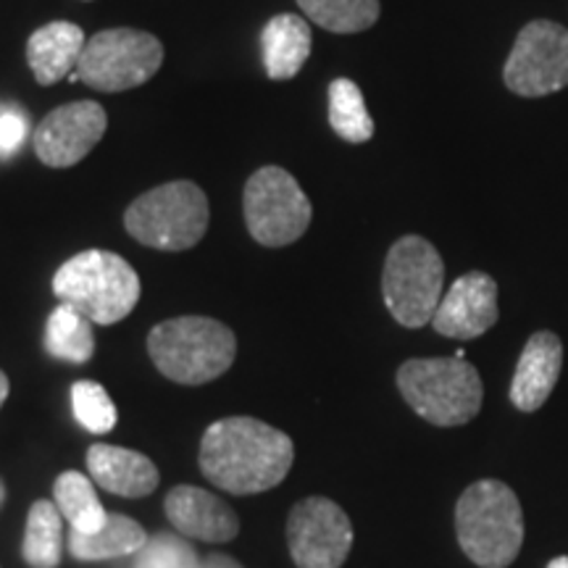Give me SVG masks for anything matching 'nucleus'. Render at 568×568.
I'll return each mask as SVG.
<instances>
[{"label":"nucleus","instance_id":"1","mask_svg":"<svg viewBox=\"0 0 568 568\" xmlns=\"http://www.w3.org/2000/svg\"><path fill=\"white\" fill-rule=\"evenodd\" d=\"M295 460L284 432L251 416L213 422L201 439V471L230 495H258L282 485Z\"/></svg>","mask_w":568,"mask_h":568},{"label":"nucleus","instance_id":"2","mask_svg":"<svg viewBox=\"0 0 568 568\" xmlns=\"http://www.w3.org/2000/svg\"><path fill=\"white\" fill-rule=\"evenodd\" d=\"M524 510L518 495L500 479H479L456 506V537L479 568H508L524 548Z\"/></svg>","mask_w":568,"mask_h":568},{"label":"nucleus","instance_id":"3","mask_svg":"<svg viewBox=\"0 0 568 568\" xmlns=\"http://www.w3.org/2000/svg\"><path fill=\"white\" fill-rule=\"evenodd\" d=\"M148 355L176 385H209L230 372L237 355V337L216 318L176 316L153 326L148 335Z\"/></svg>","mask_w":568,"mask_h":568},{"label":"nucleus","instance_id":"4","mask_svg":"<svg viewBox=\"0 0 568 568\" xmlns=\"http://www.w3.org/2000/svg\"><path fill=\"white\" fill-rule=\"evenodd\" d=\"M397 389L414 414L435 426H464L485 403L477 366L458 355L406 361L397 368Z\"/></svg>","mask_w":568,"mask_h":568},{"label":"nucleus","instance_id":"5","mask_svg":"<svg viewBox=\"0 0 568 568\" xmlns=\"http://www.w3.org/2000/svg\"><path fill=\"white\" fill-rule=\"evenodd\" d=\"M53 293L61 303L74 305L92 324L122 322L140 301L142 284L122 255L84 251L69 258L53 276Z\"/></svg>","mask_w":568,"mask_h":568},{"label":"nucleus","instance_id":"6","mask_svg":"<svg viewBox=\"0 0 568 568\" xmlns=\"http://www.w3.org/2000/svg\"><path fill=\"white\" fill-rule=\"evenodd\" d=\"M124 226L138 243L155 251H190L209 230V197L195 182H166L126 209Z\"/></svg>","mask_w":568,"mask_h":568},{"label":"nucleus","instance_id":"7","mask_svg":"<svg viewBox=\"0 0 568 568\" xmlns=\"http://www.w3.org/2000/svg\"><path fill=\"white\" fill-rule=\"evenodd\" d=\"M445 264L429 240L406 234L389 247L382 272V295L387 311L406 329H422L432 324L443 301Z\"/></svg>","mask_w":568,"mask_h":568},{"label":"nucleus","instance_id":"8","mask_svg":"<svg viewBox=\"0 0 568 568\" xmlns=\"http://www.w3.org/2000/svg\"><path fill=\"white\" fill-rule=\"evenodd\" d=\"M163 63V45L151 32L116 27L92 34L71 82L101 92H124L145 84Z\"/></svg>","mask_w":568,"mask_h":568},{"label":"nucleus","instance_id":"9","mask_svg":"<svg viewBox=\"0 0 568 568\" xmlns=\"http://www.w3.org/2000/svg\"><path fill=\"white\" fill-rule=\"evenodd\" d=\"M243 211L251 237L266 247L293 245L314 219L308 195L295 176L280 166L258 169L247 180Z\"/></svg>","mask_w":568,"mask_h":568},{"label":"nucleus","instance_id":"10","mask_svg":"<svg viewBox=\"0 0 568 568\" xmlns=\"http://www.w3.org/2000/svg\"><path fill=\"white\" fill-rule=\"evenodd\" d=\"M503 82L514 95L545 98L568 88V30L550 19H535L516 34Z\"/></svg>","mask_w":568,"mask_h":568},{"label":"nucleus","instance_id":"11","mask_svg":"<svg viewBox=\"0 0 568 568\" xmlns=\"http://www.w3.org/2000/svg\"><path fill=\"white\" fill-rule=\"evenodd\" d=\"M287 545L297 568H343L353 548V524L329 497H305L290 510Z\"/></svg>","mask_w":568,"mask_h":568},{"label":"nucleus","instance_id":"12","mask_svg":"<svg viewBox=\"0 0 568 568\" xmlns=\"http://www.w3.org/2000/svg\"><path fill=\"white\" fill-rule=\"evenodd\" d=\"M109 116L95 101H74L48 113L32 134L34 155L51 169L77 166L103 140Z\"/></svg>","mask_w":568,"mask_h":568},{"label":"nucleus","instance_id":"13","mask_svg":"<svg viewBox=\"0 0 568 568\" xmlns=\"http://www.w3.org/2000/svg\"><path fill=\"white\" fill-rule=\"evenodd\" d=\"M500 318L497 282L485 272H468L450 284L439 301L432 326L450 339H477Z\"/></svg>","mask_w":568,"mask_h":568},{"label":"nucleus","instance_id":"14","mask_svg":"<svg viewBox=\"0 0 568 568\" xmlns=\"http://www.w3.org/2000/svg\"><path fill=\"white\" fill-rule=\"evenodd\" d=\"M564 372V343L556 332H535L524 345L510 382V403L521 414H535L550 400Z\"/></svg>","mask_w":568,"mask_h":568},{"label":"nucleus","instance_id":"15","mask_svg":"<svg viewBox=\"0 0 568 568\" xmlns=\"http://www.w3.org/2000/svg\"><path fill=\"white\" fill-rule=\"evenodd\" d=\"M163 508L182 537L203 539V542H230L240 531L237 514L209 489L193 485L174 487L163 500Z\"/></svg>","mask_w":568,"mask_h":568},{"label":"nucleus","instance_id":"16","mask_svg":"<svg viewBox=\"0 0 568 568\" xmlns=\"http://www.w3.org/2000/svg\"><path fill=\"white\" fill-rule=\"evenodd\" d=\"M90 479L119 497H145L159 487V468L148 456L130 447L92 445L88 450Z\"/></svg>","mask_w":568,"mask_h":568},{"label":"nucleus","instance_id":"17","mask_svg":"<svg viewBox=\"0 0 568 568\" xmlns=\"http://www.w3.org/2000/svg\"><path fill=\"white\" fill-rule=\"evenodd\" d=\"M84 45H88V38H84L82 27L71 24V21H51V24L34 30L32 38L27 40V63H30L34 80L45 88L67 80L74 74Z\"/></svg>","mask_w":568,"mask_h":568},{"label":"nucleus","instance_id":"18","mask_svg":"<svg viewBox=\"0 0 568 568\" xmlns=\"http://www.w3.org/2000/svg\"><path fill=\"white\" fill-rule=\"evenodd\" d=\"M314 38H311L308 19L297 13H280L261 32V51H264V69L268 80L284 82L301 74L308 61Z\"/></svg>","mask_w":568,"mask_h":568},{"label":"nucleus","instance_id":"19","mask_svg":"<svg viewBox=\"0 0 568 568\" xmlns=\"http://www.w3.org/2000/svg\"><path fill=\"white\" fill-rule=\"evenodd\" d=\"M148 535L138 521L122 514H109L105 524L92 535L71 529L69 550L71 556L80 560H109L134 556V552L145 548Z\"/></svg>","mask_w":568,"mask_h":568},{"label":"nucleus","instance_id":"20","mask_svg":"<svg viewBox=\"0 0 568 568\" xmlns=\"http://www.w3.org/2000/svg\"><path fill=\"white\" fill-rule=\"evenodd\" d=\"M45 351L53 358L69 361V364H88L95 353V335H92L90 318L69 303L55 305L45 326Z\"/></svg>","mask_w":568,"mask_h":568},{"label":"nucleus","instance_id":"21","mask_svg":"<svg viewBox=\"0 0 568 568\" xmlns=\"http://www.w3.org/2000/svg\"><path fill=\"white\" fill-rule=\"evenodd\" d=\"M63 552V516L55 503L38 500L27 514L21 556L32 568H55Z\"/></svg>","mask_w":568,"mask_h":568},{"label":"nucleus","instance_id":"22","mask_svg":"<svg viewBox=\"0 0 568 568\" xmlns=\"http://www.w3.org/2000/svg\"><path fill=\"white\" fill-rule=\"evenodd\" d=\"M53 497L61 516L69 521V527L82 531V535L98 531L105 524V518H109V510L103 508L95 485L80 471H63L53 485Z\"/></svg>","mask_w":568,"mask_h":568},{"label":"nucleus","instance_id":"23","mask_svg":"<svg viewBox=\"0 0 568 568\" xmlns=\"http://www.w3.org/2000/svg\"><path fill=\"white\" fill-rule=\"evenodd\" d=\"M297 6L305 19L335 34L372 30L379 19V0H297Z\"/></svg>","mask_w":568,"mask_h":568},{"label":"nucleus","instance_id":"24","mask_svg":"<svg viewBox=\"0 0 568 568\" xmlns=\"http://www.w3.org/2000/svg\"><path fill=\"white\" fill-rule=\"evenodd\" d=\"M329 124L337 138L353 145L374 138V119L366 109L364 92L353 80H335L329 84Z\"/></svg>","mask_w":568,"mask_h":568},{"label":"nucleus","instance_id":"25","mask_svg":"<svg viewBox=\"0 0 568 568\" xmlns=\"http://www.w3.org/2000/svg\"><path fill=\"white\" fill-rule=\"evenodd\" d=\"M71 410H74L77 422L92 435H109L119 418L116 406H113L105 387L90 379L71 385Z\"/></svg>","mask_w":568,"mask_h":568},{"label":"nucleus","instance_id":"26","mask_svg":"<svg viewBox=\"0 0 568 568\" xmlns=\"http://www.w3.org/2000/svg\"><path fill=\"white\" fill-rule=\"evenodd\" d=\"M203 560L187 539L180 535H161L148 537L145 548L134 552L132 568H201Z\"/></svg>","mask_w":568,"mask_h":568},{"label":"nucleus","instance_id":"27","mask_svg":"<svg viewBox=\"0 0 568 568\" xmlns=\"http://www.w3.org/2000/svg\"><path fill=\"white\" fill-rule=\"evenodd\" d=\"M27 138V122L19 111L0 113V153H13Z\"/></svg>","mask_w":568,"mask_h":568},{"label":"nucleus","instance_id":"28","mask_svg":"<svg viewBox=\"0 0 568 568\" xmlns=\"http://www.w3.org/2000/svg\"><path fill=\"white\" fill-rule=\"evenodd\" d=\"M201 568H243V566H240L237 560L230 556H209V558H203Z\"/></svg>","mask_w":568,"mask_h":568},{"label":"nucleus","instance_id":"29","mask_svg":"<svg viewBox=\"0 0 568 568\" xmlns=\"http://www.w3.org/2000/svg\"><path fill=\"white\" fill-rule=\"evenodd\" d=\"M6 397H9V376L0 372V406L6 403Z\"/></svg>","mask_w":568,"mask_h":568},{"label":"nucleus","instance_id":"30","mask_svg":"<svg viewBox=\"0 0 568 568\" xmlns=\"http://www.w3.org/2000/svg\"><path fill=\"white\" fill-rule=\"evenodd\" d=\"M548 568H568V556H558V558H552L550 564H548Z\"/></svg>","mask_w":568,"mask_h":568},{"label":"nucleus","instance_id":"31","mask_svg":"<svg viewBox=\"0 0 568 568\" xmlns=\"http://www.w3.org/2000/svg\"><path fill=\"white\" fill-rule=\"evenodd\" d=\"M3 503H6V485L3 479H0V508H3Z\"/></svg>","mask_w":568,"mask_h":568}]
</instances>
